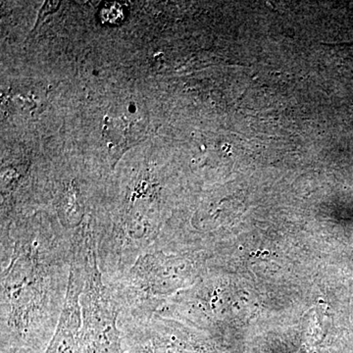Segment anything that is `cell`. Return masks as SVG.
I'll use <instances>...</instances> for the list:
<instances>
[{
    "label": "cell",
    "mask_w": 353,
    "mask_h": 353,
    "mask_svg": "<svg viewBox=\"0 0 353 353\" xmlns=\"http://www.w3.org/2000/svg\"><path fill=\"white\" fill-rule=\"evenodd\" d=\"M74 236L4 227L1 234V353H43L63 311Z\"/></svg>",
    "instance_id": "obj_1"
},
{
    "label": "cell",
    "mask_w": 353,
    "mask_h": 353,
    "mask_svg": "<svg viewBox=\"0 0 353 353\" xmlns=\"http://www.w3.org/2000/svg\"><path fill=\"white\" fill-rule=\"evenodd\" d=\"M85 285L80 297L81 353H124L119 305L99 270L92 232L85 234Z\"/></svg>",
    "instance_id": "obj_2"
},
{
    "label": "cell",
    "mask_w": 353,
    "mask_h": 353,
    "mask_svg": "<svg viewBox=\"0 0 353 353\" xmlns=\"http://www.w3.org/2000/svg\"><path fill=\"white\" fill-rule=\"evenodd\" d=\"M148 121L137 113L112 117L105 116L102 134L108 143L111 168L132 146L139 145L148 137Z\"/></svg>",
    "instance_id": "obj_3"
},
{
    "label": "cell",
    "mask_w": 353,
    "mask_h": 353,
    "mask_svg": "<svg viewBox=\"0 0 353 353\" xmlns=\"http://www.w3.org/2000/svg\"><path fill=\"white\" fill-rule=\"evenodd\" d=\"M61 1H46L43 7H41V10H39L38 18H37L36 24H34V28L31 32H30L29 37L28 39H30V37L34 34V32L38 29L39 25L43 23V21L46 19L48 16L51 15V14L57 12L58 9L61 6Z\"/></svg>",
    "instance_id": "obj_4"
}]
</instances>
